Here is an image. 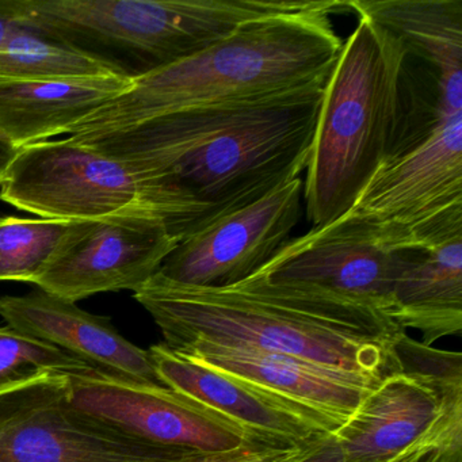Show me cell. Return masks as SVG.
I'll return each mask as SVG.
<instances>
[{"instance_id": "obj_1", "label": "cell", "mask_w": 462, "mask_h": 462, "mask_svg": "<svg viewBox=\"0 0 462 462\" xmlns=\"http://www.w3.org/2000/svg\"><path fill=\"white\" fill-rule=\"evenodd\" d=\"M327 79L69 137L129 167L182 240L301 177Z\"/></svg>"}, {"instance_id": "obj_2", "label": "cell", "mask_w": 462, "mask_h": 462, "mask_svg": "<svg viewBox=\"0 0 462 462\" xmlns=\"http://www.w3.org/2000/svg\"><path fill=\"white\" fill-rule=\"evenodd\" d=\"M134 299L152 316L167 347L196 342L245 345L381 380L397 372L402 328L369 308L250 277L201 288L153 275Z\"/></svg>"}, {"instance_id": "obj_3", "label": "cell", "mask_w": 462, "mask_h": 462, "mask_svg": "<svg viewBox=\"0 0 462 462\" xmlns=\"http://www.w3.org/2000/svg\"><path fill=\"white\" fill-rule=\"evenodd\" d=\"M343 42L324 86L302 197L313 228L350 212L381 166L410 150L440 118L416 107L399 37L364 14Z\"/></svg>"}, {"instance_id": "obj_4", "label": "cell", "mask_w": 462, "mask_h": 462, "mask_svg": "<svg viewBox=\"0 0 462 462\" xmlns=\"http://www.w3.org/2000/svg\"><path fill=\"white\" fill-rule=\"evenodd\" d=\"M343 9L347 0H318L310 9L251 21L213 47L134 80L67 134L123 131L177 110L327 79L343 47L331 14Z\"/></svg>"}, {"instance_id": "obj_5", "label": "cell", "mask_w": 462, "mask_h": 462, "mask_svg": "<svg viewBox=\"0 0 462 462\" xmlns=\"http://www.w3.org/2000/svg\"><path fill=\"white\" fill-rule=\"evenodd\" d=\"M21 25L136 80L313 0H0Z\"/></svg>"}, {"instance_id": "obj_6", "label": "cell", "mask_w": 462, "mask_h": 462, "mask_svg": "<svg viewBox=\"0 0 462 462\" xmlns=\"http://www.w3.org/2000/svg\"><path fill=\"white\" fill-rule=\"evenodd\" d=\"M199 453L145 442L75 410L64 374L0 389V462H185Z\"/></svg>"}, {"instance_id": "obj_7", "label": "cell", "mask_w": 462, "mask_h": 462, "mask_svg": "<svg viewBox=\"0 0 462 462\" xmlns=\"http://www.w3.org/2000/svg\"><path fill=\"white\" fill-rule=\"evenodd\" d=\"M347 215L429 245L462 232V112L373 175Z\"/></svg>"}, {"instance_id": "obj_8", "label": "cell", "mask_w": 462, "mask_h": 462, "mask_svg": "<svg viewBox=\"0 0 462 462\" xmlns=\"http://www.w3.org/2000/svg\"><path fill=\"white\" fill-rule=\"evenodd\" d=\"M0 199L52 220H90L132 208L158 213L131 169L69 137L18 150L0 177Z\"/></svg>"}, {"instance_id": "obj_9", "label": "cell", "mask_w": 462, "mask_h": 462, "mask_svg": "<svg viewBox=\"0 0 462 462\" xmlns=\"http://www.w3.org/2000/svg\"><path fill=\"white\" fill-rule=\"evenodd\" d=\"M402 247V237L391 229L346 215L288 240L254 277L343 300L388 318Z\"/></svg>"}, {"instance_id": "obj_10", "label": "cell", "mask_w": 462, "mask_h": 462, "mask_svg": "<svg viewBox=\"0 0 462 462\" xmlns=\"http://www.w3.org/2000/svg\"><path fill=\"white\" fill-rule=\"evenodd\" d=\"M180 239L148 208L77 220L45 272L42 291L78 302L105 291H139Z\"/></svg>"}, {"instance_id": "obj_11", "label": "cell", "mask_w": 462, "mask_h": 462, "mask_svg": "<svg viewBox=\"0 0 462 462\" xmlns=\"http://www.w3.org/2000/svg\"><path fill=\"white\" fill-rule=\"evenodd\" d=\"M64 375L75 410L145 442L221 453L255 439L231 419L169 386L125 380L94 367Z\"/></svg>"}, {"instance_id": "obj_12", "label": "cell", "mask_w": 462, "mask_h": 462, "mask_svg": "<svg viewBox=\"0 0 462 462\" xmlns=\"http://www.w3.org/2000/svg\"><path fill=\"white\" fill-rule=\"evenodd\" d=\"M301 177L183 237L156 274L180 285L226 288L255 274L301 218Z\"/></svg>"}, {"instance_id": "obj_13", "label": "cell", "mask_w": 462, "mask_h": 462, "mask_svg": "<svg viewBox=\"0 0 462 462\" xmlns=\"http://www.w3.org/2000/svg\"><path fill=\"white\" fill-rule=\"evenodd\" d=\"M174 351L289 402L331 434L380 381L253 346L196 342Z\"/></svg>"}, {"instance_id": "obj_14", "label": "cell", "mask_w": 462, "mask_h": 462, "mask_svg": "<svg viewBox=\"0 0 462 462\" xmlns=\"http://www.w3.org/2000/svg\"><path fill=\"white\" fill-rule=\"evenodd\" d=\"M0 316L7 326L56 346L94 369L136 383L166 386L150 351L129 342L109 318L86 312L77 302L39 289L25 296L0 297Z\"/></svg>"}, {"instance_id": "obj_15", "label": "cell", "mask_w": 462, "mask_h": 462, "mask_svg": "<svg viewBox=\"0 0 462 462\" xmlns=\"http://www.w3.org/2000/svg\"><path fill=\"white\" fill-rule=\"evenodd\" d=\"M148 351L164 385L217 411L255 439L297 448L327 432L299 408L240 378L182 356L164 343Z\"/></svg>"}, {"instance_id": "obj_16", "label": "cell", "mask_w": 462, "mask_h": 462, "mask_svg": "<svg viewBox=\"0 0 462 462\" xmlns=\"http://www.w3.org/2000/svg\"><path fill=\"white\" fill-rule=\"evenodd\" d=\"M462 404H450L423 381L393 372L381 378L350 419L332 432L348 462H385Z\"/></svg>"}, {"instance_id": "obj_17", "label": "cell", "mask_w": 462, "mask_h": 462, "mask_svg": "<svg viewBox=\"0 0 462 462\" xmlns=\"http://www.w3.org/2000/svg\"><path fill=\"white\" fill-rule=\"evenodd\" d=\"M388 318L420 331L424 345L461 335L462 232L402 247Z\"/></svg>"}, {"instance_id": "obj_18", "label": "cell", "mask_w": 462, "mask_h": 462, "mask_svg": "<svg viewBox=\"0 0 462 462\" xmlns=\"http://www.w3.org/2000/svg\"><path fill=\"white\" fill-rule=\"evenodd\" d=\"M399 37L437 80L439 115L462 112V0H347Z\"/></svg>"}, {"instance_id": "obj_19", "label": "cell", "mask_w": 462, "mask_h": 462, "mask_svg": "<svg viewBox=\"0 0 462 462\" xmlns=\"http://www.w3.org/2000/svg\"><path fill=\"white\" fill-rule=\"evenodd\" d=\"M132 82L107 75L0 83V134L17 150L48 142L125 93Z\"/></svg>"}, {"instance_id": "obj_20", "label": "cell", "mask_w": 462, "mask_h": 462, "mask_svg": "<svg viewBox=\"0 0 462 462\" xmlns=\"http://www.w3.org/2000/svg\"><path fill=\"white\" fill-rule=\"evenodd\" d=\"M113 75L93 59L18 26L0 45V83Z\"/></svg>"}, {"instance_id": "obj_21", "label": "cell", "mask_w": 462, "mask_h": 462, "mask_svg": "<svg viewBox=\"0 0 462 462\" xmlns=\"http://www.w3.org/2000/svg\"><path fill=\"white\" fill-rule=\"evenodd\" d=\"M74 221L0 218V281L33 283L47 269Z\"/></svg>"}, {"instance_id": "obj_22", "label": "cell", "mask_w": 462, "mask_h": 462, "mask_svg": "<svg viewBox=\"0 0 462 462\" xmlns=\"http://www.w3.org/2000/svg\"><path fill=\"white\" fill-rule=\"evenodd\" d=\"M93 366L13 327H0V389L45 373L69 374Z\"/></svg>"}, {"instance_id": "obj_23", "label": "cell", "mask_w": 462, "mask_h": 462, "mask_svg": "<svg viewBox=\"0 0 462 462\" xmlns=\"http://www.w3.org/2000/svg\"><path fill=\"white\" fill-rule=\"evenodd\" d=\"M393 354L397 372L423 381L450 404H462L461 353L424 345L404 331L394 340Z\"/></svg>"}, {"instance_id": "obj_24", "label": "cell", "mask_w": 462, "mask_h": 462, "mask_svg": "<svg viewBox=\"0 0 462 462\" xmlns=\"http://www.w3.org/2000/svg\"><path fill=\"white\" fill-rule=\"evenodd\" d=\"M385 462H462V410L446 413L412 445Z\"/></svg>"}, {"instance_id": "obj_25", "label": "cell", "mask_w": 462, "mask_h": 462, "mask_svg": "<svg viewBox=\"0 0 462 462\" xmlns=\"http://www.w3.org/2000/svg\"><path fill=\"white\" fill-rule=\"evenodd\" d=\"M307 445L286 448L264 440L251 439L235 450L199 453L185 462H291Z\"/></svg>"}, {"instance_id": "obj_26", "label": "cell", "mask_w": 462, "mask_h": 462, "mask_svg": "<svg viewBox=\"0 0 462 462\" xmlns=\"http://www.w3.org/2000/svg\"><path fill=\"white\" fill-rule=\"evenodd\" d=\"M291 462H348V459L337 438L326 432L313 438Z\"/></svg>"}, {"instance_id": "obj_27", "label": "cell", "mask_w": 462, "mask_h": 462, "mask_svg": "<svg viewBox=\"0 0 462 462\" xmlns=\"http://www.w3.org/2000/svg\"><path fill=\"white\" fill-rule=\"evenodd\" d=\"M20 26V23L15 20L14 15L0 4V45H4L7 37L10 36L13 31Z\"/></svg>"}, {"instance_id": "obj_28", "label": "cell", "mask_w": 462, "mask_h": 462, "mask_svg": "<svg viewBox=\"0 0 462 462\" xmlns=\"http://www.w3.org/2000/svg\"><path fill=\"white\" fill-rule=\"evenodd\" d=\"M18 152L17 148L13 147L2 134H0V177L4 174L5 170L9 166L10 162Z\"/></svg>"}]
</instances>
